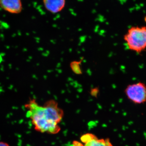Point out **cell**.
<instances>
[{
    "mask_svg": "<svg viewBox=\"0 0 146 146\" xmlns=\"http://www.w3.org/2000/svg\"><path fill=\"white\" fill-rule=\"evenodd\" d=\"M26 116L31 121L35 129L42 133L56 134L60 130L58 124L64 112L54 100H50L41 106L36 100H29L25 106Z\"/></svg>",
    "mask_w": 146,
    "mask_h": 146,
    "instance_id": "6da1fadb",
    "label": "cell"
},
{
    "mask_svg": "<svg viewBox=\"0 0 146 146\" xmlns=\"http://www.w3.org/2000/svg\"><path fill=\"white\" fill-rule=\"evenodd\" d=\"M123 39L129 50L142 53L146 50V27H131L124 35Z\"/></svg>",
    "mask_w": 146,
    "mask_h": 146,
    "instance_id": "7a4b0ae2",
    "label": "cell"
},
{
    "mask_svg": "<svg viewBox=\"0 0 146 146\" xmlns=\"http://www.w3.org/2000/svg\"><path fill=\"white\" fill-rule=\"evenodd\" d=\"M124 93L128 99L134 104L146 102V84L144 82H139L129 84Z\"/></svg>",
    "mask_w": 146,
    "mask_h": 146,
    "instance_id": "3957f363",
    "label": "cell"
},
{
    "mask_svg": "<svg viewBox=\"0 0 146 146\" xmlns=\"http://www.w3.org/2000/svg\"><path fill=\"white\" fill-rule=\"evenodd\" d=\"M0 7L8 13L18 14L23 10L22 0H0Z\"/></svg>",
    "mask_w": 146,
    "mask_h": 146,
    "instance_id": "277c9868",
    "label": "cell"
},
{
    "mask_svg": "<svg viewBox=\"0 0 146 146\" xmlns=\"http://www.w3.org/2000/svg\"><path fill=\"white\" fill-rule=\"evenodd\" d=\"M81 140L85 143L84 146H113L108 138L98 139L93 134L89 133L82 136Z\"/></svg>",
    "mask_w": 146,
    "mask_h": 146,
    "instance_id": "5b68a950",
    "label": "cell"
},
{
    "mask_svg": "<svg viewBox=\"0 0 146 146\" xmlns=\"http://www.w3.org/2000/svg\"><path fill=\"white\" fill-rule=\"evenodd\" d=\"M45 9L50 13L56 14L64 9L66 0H43Z\"/></svg>",
    "mask_w": 146,
    "mask_h": 146,
    "instance_id": "8992f818",
    "label": "cell"
},
{
    "mask_svg": "<svg viewBox=\"0 0 146 146\" xmlns=\"http://www.w3.org/2000/svg\"><path fill=\"white\" fill-rule=\"evenodd\" d=\"M81 61H74L71 62L70 67L72 71L76 74H81L82 70L81 68Z\"/></svg>",
    "mask_w": 146,
    "mask_h": 146,
    "instance_id": "52a82bcc",
    "label": "cell"
},
{
    "mask_svg": "<svg viewBox=\"0 0 146 146\" xmlns=\"http://www.w3.org/2000/svg\"><path fill=\"white\" fill-rule=\"evenodd\" d=\"M0 146H10L7 143L3 141H0Z\"/></svg>",
    "mask_w": 146,
    "mask_h": 146,
    "instance_id": "ba28073f",
    "label": "cell"
},
{
    "mask_svg": "<svg viewBox=\"0 0 146 146\" xmlns=\"http://www.w3.org/2000/svg\"><path fill=\"white\" fill-rule=\"evenodd\" d=\"M144 20L145 22L146 23V16H145V18H144Z\"/></svg>",
    "mask_w": 146,
    "mask_h": 146,
    "instance_id": "9c48e42d",
    "label": "cell"
},
{
    "mask_svg": "<svg viewBox=\"0 0 146 146\" xmlns=\"http://www.w3.org/2000/svg\"><path fill=\"white\" fill-rule=\"evenodd\" d=\"M0 28H1V23H0Z\"/></svg>",
    "mask_w": 146,
    "mask_h": 146,
    "instance_id": "30bf717a",
    "label": "cell"
}]
</instances>
